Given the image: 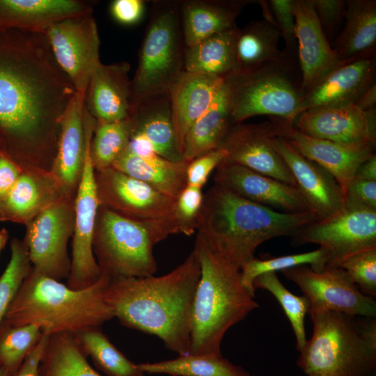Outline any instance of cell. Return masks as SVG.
<instances>
[{
    "label": "cell",
    "instance_id": "1",
    "mask_svg": "<svg viewBox=\"0 0 376 376\" xmlns=\"http://www.w3.org/2000/svg\"><path fill=\"white\" fill-rule=\"evenodd\" d=\"M75 93L44 33L0 31V139L22 168L51 171Z\"/></svg>",
    "mask_w": 376,
    "mask_h": 376
},
{
    "label": "cell",
    "instance_id": "2",
    "mask_svg": "<svg viewBox=\"0 0 376 376\" xmlns=\"http://www.w3.org/2000/svg\"><path fill=\"white\" fill-rule=\"evenodd\" d=\"M200 276V263L192 251L164 275L111 279L105 299L121 324L156 336L169 350L187 355Z\"/></svg>",
    "mask_w": 376,
    "mask_h": 376
},
{
    "label": "cell",
    "instance_id": "3",
    "mask_svg": "<svg viewBox=\"0 0 376 376\" xmlns=\"http://www.w3.org/2000/svg\"><path fill=\"white\" fill-rule=\"evenodd\" d=\"M317 220L311 212H280L214 185L203 195L196 230L214 253L240 270L265 241L293 236Z\"/></svg>",
    "mask_w": 376,
    "mask_h": 376
},
{
    "label": "cell",
    "instance_id": "4",
    "mask_svg": "<svg viewBox=\"0 0 376 376\" xmlns=\"http://www.w3.org/2000/svg\"><path fill=\"white\" fill-rule=\"evenodd\" d=\"M111 278L102 274L92 285L74 290L32 267L14 295L3 320L13 326L36 324L49 335L74 334L114 318L105 299Z\"/></svg>",
    "mask_w": 376,
    "mask_h": 376
},
{
    "label": "cell",
    "instance_id": "5",
    "mask_svg": "<svg viewBox=\"0 0 376 376\" xmlns=\"http://www.w3.org/2000/svg\"><path fill=\"white\" fill-rule=\"evenodd\" d=\"M201 267L188 354L221 355L226 331L259 305L244 286L240 270L214 253L197 233L194 250Z\"/></svg>",
    "mask_w": 376,
    "mask_h": 376
},
{
    "label": "cell",
    "instance_id": "6",
    "mask_svg": "<svg viewBox=\"0 0 376 376\" xmlns=\"http://www.w3.org/2000/svg\"><path fill=\"white\" fill-rule=\"evenodd\" d=\"M308 314L313 334L297 361L307 376H376L375 318L332 311Z\"/></svg>",
    "mask_w": 376,
    "mask_h": 376
},
{
    "label": "cell",
    "instance_id": "7",
    "mask_svg": "<svg viewBox=\"0 0 376 376\" xmlns=\"http://www.w3.org/2000/svg\"><path fill=\"white\" fill-rule=\"evenodd\" d=\"M178 233L174 217L140 221L100 206L93 251L102 274L111 279L150 276L157 270L154 246Z\"/></svg>",
    "mask_w": 376,
    "mask_h": 376
},
{
    "label": "cell",
    "instance_id": "8",
    "mask_svg": "<svg viewBox=\"0 0 376 376\" xmlns=\"http://www.w3.org/2000/svg\"><path fill=\"white\" fill-rule=\"evenodd\" d=\"M230 93L231 124L267 115L294 124L304 96L297 52L282 49L274 59L225 79Z\"/></svg>",
    "mask_w": 376,
    "mask_h": 376
},
{
    "label": "cell",
    "instance_id": "9",
    "mask_svg": "<svg viewBox=\"0 0 376 376\" xmlns=\"http://www.w3.org/2000/svg\"><path fill=\"white\" fill-rule=\"evenodd\" d=\"M180 1L152 4L130 84V107L148 97L169 94L185 71Z\"/></svg>",
    "mask_w": 376,
    "mask_h": 376
},
{
    "label": "cell",
    "instance_id": "10",
    "mask_svg": "<svg viewBox=\"0 0 376 376\" xmlns=\"http://www.w3.org/2000/svg\"><path fill=\"white\" fill-rule=\"evenodd\" d=\"M86 150L83 172L75 198V226L72 236L71 267L66 285L74 290L88 288L102 276L93 251V238L100 207L91 155V143L96 120L84 111Z\"/></svg>",
    "mask_w": 376,
    "mask_h": 376
},
{
    "label": "cell",
    "instance_id": "11",
    "mask_svg": "<svg viewBox=\"0 0 376 376\" xmlns=\"http://www.w3.org/2000/svg\"><path fill=\"white\" fill-rule=\"evenodd\" d=\"M75 198L63 196L38 214L25 226L22 240L33 269L59 281L68 279L71 267L68 244L74 230Z\"/></svg>",
    "mask_w": 376,
    "mask_h": 376
},
{
    "label": "cell",
    "instance_id": "12",
    "mask_svg": "<svg viewBox=\"0 0 376 376\" xmlns=\"http://www.w3.org/2000/svg\"><path fill=\"white\" fill-rule=\"evenodd\" d=\"M44 34L56 63L76 92L86 94L91 76L101 62L100 36L93 13L56 22Z\"/></svg>",
    "mask_w": 376,
    "mask_h": 376
},
{
    "label": "cell",
    "instance_id": "13",
    "mask_svg": "<svg viewBox=\"0 0 376 376\" xmlns=\"http://www.w3.org/2000/svg\"><path fill=\"white\" fill-rule=\"evenodd\" d=\"M298 285L310 302L309 312L332 311L375 318L376 301L363 294L348 274L339 267L315 272L299 265L281 271Z\"/></svg>",
    "mask_w": 376,
    "mask_h": 376
},
{
    "label": "cell",
    "instance_id": "14",
    "mask_svg": "<svg viewBox=\"0 0 376 376\" xmlns=\"http://www.w3.org/2000/svg\"><path fill=\"white\" fill-rule=\"evenodd\" d=\"M292 237L296 243L325 249L327 267H336L350 256L376 249V210L344 207L331 218L306 225Z\"/></svg>",
    "mask_w": 376,
    "mask_h": 376
},
{
    "label": "cell",
    "instance_id": "15",
    "mask_svg": "<svg viewBox=\"0 0 376 376\" xmlns=\"http://www.w3.org/2000/svg\"><path fill=\"white\" fill-rule=\"evenodd\" d=\"M95 180L100 206L140 221L173 217L175 200L113 167L95 171Z\"/></svg>",
    "mask_w": 376,
    "mask_h": 376
},
{
    "label": "cell",
    "instance_id": "16",
    "mask_svg": "<svg viewBox=\"0 0 376 376\" xmlns=\"http://www.w3.org/2000/svg\"><path fill=\"white\" fill-rule=\"evenodd\" d=\"M277 136L274 118L260 123H240L230 126L218 148L226 152L224 160L296 187L292 175L274 146Z\"/></svg>",
    "mask_w": 376,
    "mask_h": 376
},
{
    "label": "cell",
    "instance_id": "17",
    "mask_svg": "<svg viewBox=\"0 0 376 376\" xmlns=\"http://www.w3.org/2000/svg\"><path fill=\"white\" fill-rule=\"evenodd\" d=\"M314 138L347 144H376V109L363 111L354 104L313 108L293 124Z\"/></svg>",
    "mask_w": 376,
    "mask_h": 376
},
{
    "label": "cell",
    "instance_id": "18",
    "mask_svg": "<svg viewBox=\"0 0 376 376\" xmlns=\"http://www.w3.org/2000/svg\"><path fill=\"white\" fill-rule=\"evenodd\" d=\"M274 118L278 136L331 173L344 196L359 165L375 153L376 144H347L311 137L298 131L293 124Z\"/></svg>",
    "mask_w": 376,
    "mask_h": 376
},
{
    "label": "cell",
    "instance_id": "19",
    "mask_svg": "<svg viewBox=\"0 0 376 376\" xmlns=\"http://www.w3.org/2000/svg\"><path fill=\"white\" fill-rule=\"evenodd\" d=\"M214 185L249 201L288 213L310 212L298 189L242 165L223 160Z\"/></svg>",
    "mask_w": 376,
    "mask_h": 376
},
{
    "label": "cell",
    "instance_id": "20",
    "mask_svg": "<svg viewBox=\"0 0 376 376\" xmlns=\"http://www.w3.org/2000/svg\"><path fill=\"white\" fill-rule=\"evenodd\" d=\"M273 143L292 175L309 211L318 220L328 219L343 211L344 194L331 173L301 155L283 139L276 136Z\"/></svg>",
    "mask_w": 376,
    "mask_h": 376
},
{
    "label": "cell",
    "instance_id": "21",
    "mask_svg": "<svg viewBox=\"0 0 376 376\" xmlns=\"http://www.w3.org/2000/svg\"><path fill=\"white\" fill-rule=\"evenodd\" d=\"M297 59L304 95L343 63L327 38L312 0H293Z\"/></svg>",
    "mask_w": 376,
    "mask_h": 376
},
{
    "label": "cell",
    "instance_id": "22",
    "mask_svg": "<svg viewBox=\"0 0 376 376\" xmlns=\"http://www.w3.org/2000/svg\"><path fill=\"white\" fill-rule=\"evenodd\" d=\"M376 84V54L344 63L331 71L303 96L300 111L354 104Z\"/></svg>",
    "mask_w": 376,
    "mask_h": 376
},
{
    "label": "cell",
    "instance_id": "23",
    "mask_svg": "<svg viewBox=\"0 0 376 376\" xmlns=\"http://www.w3.org/2000/svg\"><path fill=\"white\" fill-rule=\"evenodd\" d=\"M63 196V189L51 171L23 167L15 185L0 202V221L26 226Z\"/></svg>",
    "mask_w": 376,
    "mask_h": 376
},
{
    "label": "cell",
    "instance_id": "24",
    "mask_svg": "<svg viewBox=\"0 0 376 376\" xmlns=\"http://www.w3.org/2000/svg\"><path fill=\"white\" fill-rule=\"evenodd\" d=\"M130 64L100 62L92 73L86 92L85 107L97 123L120 121L130 110Z\"/></svg>",
    "mask_w": 376,
    "mask_h": 376
},
{
    "label": "cell",
    "instance_id": "25",
    "mask_svg": "<svg viewBox=\"0 0 376 376\" xmlns=\"http://www.w3.org/2000/svg\"><path fill=\"white\" fill-rule=\"evenodd\" d=\"M86 94L76 92L61 120L56 155L51 171L66 196L75 197L85 158L83 113Z\"/></svg>",
    "mask_w": 376,
    "mask_h": 376
},
{
    "label": "cell",
    "instance_id": "26",
    "mask_svg": "<svg viewBox=\"0 0 376 376\" xmlns=\"http://www.w3.org/2000/svg\"><path fill=\"white\" fill-rule=\"evenodd\" d=\"M93 4L80 0H0V31L44 33L56 22L93 13Z\"/></svg>",
    "mask_w": 376,
    "mask_h": 376
},
{
    "label": "cell",
    "instance_id": "27",
    "mask_svg": "<svg viewBox=\"0 0 376 376\" xmlns=\"http://www.w3.org/2000/svg\"><path fill=\"white\" fill-rule=\"evenodd\" d=\"M224 81L215 75L185 70L171 88L173 123L182 155L187 131L210 106Z\"/></svg>",
    "mask_w": 376,
    "mask_h": 376
},
{
    "label": "cell",
    "instance_id": "28",
    "mask_svg": "<svg viewBox=\"0 0 376 376\" xmlns=\"http://www.w3.org/2000/svg\"><path fill=\"white\" fill-rule=\"evenodd\" d=\"M250 0H185L180 15L185 47L236 26L242 10ZM256 2V1H255Z\"/></svg>",
    "mask_w": 376,
    "mask_h": 376
},
{
    "label": "cell",
    "instance_id": "29",
    "mask_svg": "<svg viewBox=\"0 0 376 376\" xmlns=\"http://www.w3.org/2000/svg\"><path fill=\"white\" fill-rule=\"evenodd\" d=\"M129 118L133 131L143 134L158 155L172 162L184 160L176 141L169 94L136 102L130 107Z\"/></svg>",
    "mask_w": 376,
    "mask_h": 376
},
{
    "label": "cell",
    "instance_id": "30",
    "mask_svg": "<svg viewBox=\"0 0 376 376\" xmlns=\"http://www.w3.org/2000/svg\"><path fill=\"white\" fill-rule=\"evenodd\" d=\"M345 22L333 49L343 63L376 54V1L346 0Z\"/></svg>",
    "mask_w": 376,
    "mask_h": 376
},
{
    "label": "cell",
    "instance_id": "31",
    "mask_svg": "<svg viewBox=\"0 0 376 376\" xmlns=\"http://www.w3.org/2000/svg\"><path fill=\"white\" fill-rule=\"evenodd\" d=\"M188 161L172 162L159 155L141 157L127 147L111 167L151 186L164 195L176 200L187 186Z\"/></svg>",
    "mask_w": 376,
    "mask_h": 376
},
{
    "label": "cell",
    "instance_id": "32",
    "mask_svg": "<svg viewBox=\"0 0 376 376\" xmlns=\"http://www.w3.org/2000/svg\"><path fill=\"white\" fill-rule=\"evenodd\" d=\"M230 89L226 80L210 106L190 127L183 145L182 156L190 162L217 148L232 125Z\"/></svg>",
    "mask_w": 376,
    "mask_h": 376
},
{
    "label": "cell",
    "instance_id": "33",
    "mask_svg": "<svg viewBox=\"0 0 376 376\" xmlns=\"http://www.w3.org/2000/svg\"><path fill=\"white\" fill-rule=\"evenodd\" d=\"M236 26L185 47L184 68L187 72H200L226 79L237 70Z\"/></svg>",
    "mask_w": 376,
    "mask_h": 376
},
{
    "label": "cell",
    "instance_id": "34",
    "mask_svg": "<svg viewBox=\"0 0 376 376\" xmlns=\"http://www.w3.org/2000/svg\"><path fill=\"white\" fill-rule=\"evenodd\" d=\"M281 34L274 19L253 21L239 29L236 41L238 72H245L276 58Z\"/></svg>",
    "mask_w": 376,
    "mask_h": 376
},
{
    "label": "cell",
    "instance_id": "35",
    "mask_svg": "<svg viewBox=\"0 0 376 376\" xmlns=\"http://www.w3.org/2000/svg\"><path fill=\"white\" fill-rule=\"evenodd\" d=\"M40 376H102L95 370L74 335H49L39 367Z\"/></svg>",
    "mask_w": 376,
    "mask_h": 376
},
{
    "label": "cell",
    "instance_id": "36",
    "mask_svg": "<svg viewBox=\"0 0 376 376\" xmlns=\"http://www.w3.org/2000/svg\"><path fill=\"white\" fill-rule=\"evenodd\" d=\"M143 373L170 376H253L222 355L178 356L175 359L138 363Z\"/></svg>",
    "mask_w": 376,
    "mask_h": 376
},
{
    "label": "cell",
    "instance_id": "37",
    "mask_svg": "<svg viewBox=\"0 0 376 376\" xmlns=\"http://www.w3.org/2000/svg\"><path fill=\"white\" fill-rule=\"evenodd\" d=\"M87 357L107 376H143L138 364L128 359L99 327H89L73 334Z\"/></svg>",
    "mask_w": 376,
    "mask_h": 376
},
{
    "label": "cell",
    "instance_id": "38",
    "mask_svg": "<svg viewBox=\"0 0 376 376\" xmlns=\"http://www.w3.org/2000/svg\"><path fill=\"white\" fill-rule=\"evenodd\" d=\"M132 131L133 123L129 117L116 122H96L90 149L95 171L112 166L127 147Z\"/></svg>",
    "mask_w": 376,
    "mask_h": 376
},
{
    "label": "cell",
    "instance_id": "39",
    "mask_svg": "<svg viewBox=\"0 0 376 376\" xmlns=\"http://www.w3.org/2000/svg\"><path fill=\"white\" fill-rule=\"evenodd\" d=\"M329 254L322 247L297 254L286 255L265 259L255 256L240 269L241 281L244 286L255 297L253 280L260 274L276 272L299 265H307L315 272L323 271L328 265Z\"/></svg>",
    "mask_w": 376,
    "mask_h": 376
},
{
    "label": "cell",
    "instance_id": "40",
    "mask_svg": "<svg viewBox=\"0 0 376 376\" xmlns=\"http://www.w3.org/2000/svg\"><path fill=\"white\" fill-rule=\"evenodd\" d=\"M253 286L255 290L261 288L269 291L276 299L290 322L297 349L301 352L307 341L304 319L310 308L308 298L304 295L297 296L290 292L279 280L276 272L259 275L253 280Z\"/></svg>",
    "mask_w": 376,
    "mask_h": 376
},
{
    "label": "cell",
    "instance_id": "41",
    "mask_svg": "<svg viewBox=\"0 0 376 376\" xmlns=\"http://www.w3.org/2000/svg\"><path fill=\"white\" fill-rule=\"evenodd\" d=\"M42 334L38 325L13 326L2 320L0 322V367L13 376Z\"/></svg>",
    "mask_w": 376,
    "mask_h": 376
},
{
    "label": "cell",
    "instance_id": "42",
    "mask_svg": "<svg viewBox=\"0 0 376 376\" xmlns=\"http://www.w3.org/2000/svg\"><path fill=\"white\" fill-rule=\"evenodd\" d=\"M10 258L0 276V322L21 283L32 269L27 248L23 240L13 238Z\"/></svg>",
    "mask_w": 376,
    "mask_h": 376
},
{
    "label": "cell",
    "instance_id": "43",
    "mask_svg": "<svg viewBox=\"0 0 376 376\" xmlns=\"http://www.w3.org/2000/svg\"><path fill=\"white\" fill-rule=\"evenodd\" d=\"M336 267L343 269L363 294L376 296V249L350 256Z\"/></svg>",
    "mask_w": 376,
    "mask_h": 376
},
{
    "label": "cell",
    "instance_id": "44",
    "mask_svg": "<svg viewBox=\"0 0 376 376\" xmlns=\"http://www.w3.org/2000/svg\"><path fill=\"white\" fill-rule=\"evenodd\" d=\"M203 195L202 189L187 185L176 198L173 217L178 233L189 236L197 230Z\"/></svg>",
    "mask_w": 376,
    "mask_h": 376
},
{
    "label": "cell",
    "instance_id": "45",
    "mask_svg": "<svg viewBox=\"0 0 376 376\" xmlns=\"http://www.w3.org/2000/svg\"><path fill=\"white\" fill-rule=\"evenodd\" d=\"M226 157V151L217 148L190 161L186 171L187 185L202 189L210 173L217 168Z\"/></svg>",
    "mask_w": 376,
    "mask_h": 376
},
{
    "label": "cell",
    "instance_id": "46",
    "mask_svg": "<svg viewBox=\"0 0 376 376\" xmlns=\"http://www.w3.org/2000/svg\"><path fill=\"white\" fill-rule=\"evenodd\" d=\"M268 4L284 40V49L297 52L293 0H270Z\"/></svg>",
    "mask_w": 376,
    "mask_h": 376
},
{
    "label": "cell",
    "instance_id": "47",
    "mask_svg": "<svg viewBox=\"0 0 376 376\" xmlns=\"http://www.w3.org/2000/svg\"><path fill=\"white\" fill-rule=\"evenodd\" d=\"M312 3L320 26L330 42L336 37L344 19L346 1L312 0Z\"/></svg>",
    "mask_w": 376,
    "mask_h": 376
},
{
    "label": "cell",
    "instance_id": "48",
    "mask_svg": "<svg viewBox=\"0 0 376 376\" xmlns=\"http://www.w3.org/2000/svg\"><path fill=\"white\" fill-rule=\"evenodd\" d=\"M345 207L376 210V181L354 178L344 196Z\"/></svg>",
    "mask_w": 376,
    "mask_h": 376
},
{
    "label": "cell",
    "instance_id": "49",
    "mask_svg": "<svg viewBox=\"0 0 376 376\" xmlns=\"http://www.w3.org/2000/svg\"><path fill=\"white\" fill-rule=\"evenodd\" d=\"M144 11L145 1L142 0H114L110 6V12L113 19L125 25L139 22Z\"/></svg>",
    "mask_w": 376,
    "mask_h": 376
},
{
    "label": "cell",
    "instance_id": "50",
    "mask_svg": "<svg viewBox=\"0 0 376 376\" xmlns=\"http://www.w3.org/2000/svg\"><path fill=\"white\" fill-rule=\"evenodd\" d=\"M22 170L3 150H0V202L13 189Z\"/></svg>",
    "mask_w": 376,
    "mask_h": 376
},
{
    "label": "cell",
    "instance_id": "51",
    "mask_svg": "<svg viewBox=\"0 0 376 376\" xmlns=\"http://www.w3.org/2000/svg\"><path fill=\"white\" fill-rule=\"evenodd\" d=\"M49 334H43L13 376H40L39 367Z\"/></svg>",
    "mask_w": 376,
    "mask_h": 376
},
{
    "label": "cell",
    "instance_id": "52",
    "mask_svg": "<svg viewBox=\"0 0 376 376\" xmlns=\"http://www.w3.org/2000/svg\"><path fill=\"white\" fill-rule=\"evenodd\" d=\"M127 148L141 157H152L157 155L152 143L139 132L132 131Z\"/></svg>",
    "mask_w": 376,
    "mask_h": 376
},
{
    "label": "cell",
    "instance_id": "53",
    "mask_svg": "<svg viewBox=\"0 0 376 376\" xmlns=\"http://www.w3.org/2000/svg\"><path fill=\"white\" fill-rule=\"evenodd\" d=\"M365 180L376 181V154L370 155L361 163L356 171L354 178Z\"/></svg>",
    "mask_w": 376,
    "mask_h": 376
},
{
    "label": "cell",
    "instance_id": "54",
    "mask_svg": "<svg viewBox=\"0 0 376 376\" xmlns=\"http://www.w3.org/2000/svg\"><path fill=\"white\" fill-rule=\"evenodd\" d=\"M354 104L363 111L375 109L376 84L367 89L354 102Z\"/></svg>",
    "mask_w": 376,
    "mask_h": 376
},
{
    "label": "cell",
    "instance_id": "55",
    "mask_svg": "<svg viewBox=\"0 0 376 376\" xmlns=\"http://www.w3.org/2000/svg\"><path fill=\"white\" fill-rule=\"evenodd\" d=\"M9 237L8 231L5 228L0 230V252L5 247Z\"/></svg>",
    "mask_w": 376,
    "mask_h": 376
},
{
    "label": "cell",
    "instance_id": "56",
    "mask_svg": "<svg viewBox=\"0 0 376 376\" xmlns=\"http://www.w3.org/2000/svg\"><path fill=\"white\" fill-rule=\"evenodd\" d=\"M0 376H10L4 369L0 367Z\"/></svg>",
    "mask_w": 376,
    "mask_h": 376
},
{
    "label": "cell",
    "instance_id": "57",
    "mask_svg": "<svg viewBox=\"0 0 376 376\" xmlns=\"http://www.w3.org/2000/svg\"><path fill=\"white\" fill-rule=\"evenodd\" d=\"M0 150H3V145H2L1 139H0Z\"/></svg>",
    "mask_w": 376,
    "mask_h": 376
}]
</instances>
